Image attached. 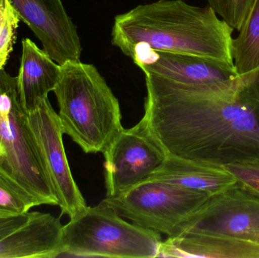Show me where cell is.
<instances>
[{
    "label": "cell",
    "instance_id": "cell-7",
    "mask_svg": "<svg viewBox=\"0 0 259 258\" xmlns=\"http://www.w3.org/2000/svg\"><path fill=\"white\" fill-rule=\"evenodd\" d=\"M28 120L62 215L74 218L88 205L71 174L59 115L47 98L28 112Z\"/></svg>",
    "mask_w": 259,
    "mask_h": 258
},
{
    "label": "cell",
    "instance_id": "cell-2",
    "mask_svg": "<svg viewBox=\"0 0 259 258\" xmlns=\"http://www.w3.org/2000/svg\"><path fill=\"white\" fill-rule=\"evenodd\" d=\"M233 31L209 5L159 0L115 16L112 44L127 57L136 49L147 48L234 63Z\"/></svg>",
    "mask_w": 259,
    "mask_h": 258
},
{
    "label": "cell",
    "instance_id": "cell-19",
    "mask_svg": "<svg viewBox=\"0 0 259 258\" xmlns=\"http://www.w3.org/2000/svg\"><path fill=\"white\" fill-rule=\"evenodd\" d=\"M245 189L259 197V160L225 165Z\"/></svg>",
    "mask_w": 259,
    "mask_h": 258
},
{
    "label": "cell",
    "instance_id": "cell-20",
    "mask_svg": "<svg viewBox=\"0 0 259 258\" xmlns=\"http://www.w3.org/2000/svg\"><path fill=\"white\" fill-rule=\"evenodd\" d=\"M28 204L0 180V211L14 214L30 212Z\"/></svg>",
    "mask_w": 259,
    "mask_h": 258
},
{
    "label": "cell",
    "instance_id": "cell-12",
    "mask_svg": "<svg viewBox=\"0 0 259 258\" xmlns=\"http://www.w3.org/2000/svg\"><path fill=\"white\" fill-rule=\"evenodd\" d=\"M63 227L51 214L30 212L26 224L0 239V258L59 257Z\"/></svg>",
    "mask_w": 259,
    "mask_h": 258
},
{
    "label": "cell",
    "instance_id": "cell-8",
    "mask_svg": "<svg viewBox=\"0 0 259 258\" xmlns=\"http://www.w3.org/2000/svg\"><path fill=\"white\" fill-rule=\"evenodd\" d=\"M103 154L106 197L117 196L146 180L167 156L141 121L123 128Z\"/></svg>",
    "mask_w": 259,
    "mask_h": 258
},
{
    "label": "cell",
    "instance_id": "cell-1",
    "mask_svg": "<svg viewBox=\"0 0 259 258\" xmlns=\"http://www.w3.org/2000/svg\"><path fill=\"white\" fill-rule=\"evenodd\" d=\"M145 76L140 121L166 154L220 166L259 160V68L203 85Z\"/></svg>",
    "mask_w": 259,
    "mask_h": 258
},
{
    "label": "cell",
    "instance_id": "cell-14",
    "mask_svg": "<svg viewBox=\"0 0 259 258\" xmlns=\"http://www.w3.org/2000/svg\"><path fill=\"white\" fill-rule=\"evenodd\" d=\"M61 74L56 63L29 38L22 39L21 65L17 77L21 104L27 113L54 90Z\"/></svg>",
    "mask_w": 259,
    "mask_h": 258
},
{
    "label": "cell",
    "instance_id": "cell-16",
    "mask_svg": "<svg viewBox=\"0 0 259 258\" xmlns=\"http://www.w3.org/2000/svg\"><path fill=\"white\" fill-rule=\"evenodd\" d=\"M232 41V57L239 74L259 68V0L252 7Z\"/></svg>",
    "mask_w": 259,
    "mask_h": 258
},
{
    "label": "cell",
    "instance_id": "cell-17",
    "mask_svg": "<svg viewBox=\"0 0 259 258\" xmlns=\"http://www.w3.org/2000/svg\"><path fill=\"white\" fill-rule=\"evenodd\" d=\"M19 15L9 0H0V71L4 70L16 42Z\"/></svg>",
    "mask_w": 259,
    "mask_h": 258
},
{
    "label": "cell",
    "instance_id": "cell-9",
    "mask_svg": "<svg viewBox=\"0 0 259 258\" xmlns=\"http://www.w3.org/2000/svg\"><path fill=\"white\" fill-rule=\"evenodd\" d=\"M187 233L231 236L259 244V197L238 183L211 195L189 220L183 234Z\"/></svg>",
    "mask_w": 259,
    "mask_h": 258
},
{
    "label": "cell",
    "instance_id": "cell-4",
    "mask_svg": "<svg viewBox=\"0 0 259 258\" xmlns=\"http://www.w3.org/2000/svg\"><path fill=\"white\" fill-rule=\"evenodd\" d=\"M0 180L30 209L58 205L28 113L20 100L17 77L0 71Z\"/></svg>",
    "mask_w": 259,
    "mask_h": 258
},
{
    "label": "cell",
    "instance_id": "cell-13",
    "mask_svg": "<svg viewBox=\"0 0 259 258\" xmlns=\"http://www.w3.org/2000/svg\"><path fill=\"white\" fill-rule=\"evenodd\" d=\"M186 189L216 195L237 183L235 177L220 165L166 156L161 165L148 177Z\"/></svg>",
    "mask_w": 259,
    "mask_h": 258
},
{
    "label": "cell",
    "instance_id": "cell-11",
    "mask_svg": "<svg viewBox=\"0 0 259 258\" xmlns=\"http://www.w3.org/2000/svg\"><path fill=\"white\" fill-rule=\"evenodd\" d=\"M130 58L144 74L184 84H210L239 75L234 63L195 55L139 48Z\"/></svg>",
    "mask_w": 259,
    "mask_h": 258
},
{
    "label": "cell",
    "instance_id": "cell-6",
    "mask_svg": "<svg viewBox=\"0 0 259 258\" xmlns=\"http://www.w3.org/2000/svg\"><path fill=\"white\" fill-rule=\"evenodd\" d=\"M210 196L205 192L146 179L117 196L106 197L100 204L113 209L133 224L175 237L183 234L189 220Z\"/></svg>",
    "mask_w": 259,
    "mask_h": 258
},
{
    "label": "cell",
    "instance_id": "cell-18",
    "mask_svg": "<svg viewBox=\"0 0 259 258\" xmlns=\"http://www.w3.org/2000/svg\"><path fill=\"white\" fill-rule=\"evenodd\" d=\"M217 15L234 30L244 22L254 0H207Z\"/></svg>",
    "mask_w": 259,
    "mask_h": 258
},
{
    "label": "cell",
    "instance_id": "cell-5",
    "mask_svg": "<svg viewBox=\"0 0 259 258\" xmlns=\"http://www.w3.org/2000/svg\"><path fill=\"white\" fill-rule=\"evenodd\" d=\"M161 242L159 233L99 204L87 206L64 226L60 257H158Z\"/></svg>",
    "mask_w": 259,
    "mask_h": 258
},
{
    "label": "cell",
    "instance_id": "cell-21",
    "mask_svg": "<svg viewBox=\"0 0 259 258\" xmlns=\"http://www.w3.org/2000/svg\"><path fill=\"white\" fill-rule=\"evenodd\" d=\"M30 212L14 214L0 211V239L24 225L30 218Z\"/></svg>",
    "mask_w": 259,
    "mask_h": 258
},
{
    "label": "cell",
    "instance_id": "cell-3",
    "mask_svg": "<svg viewBox=\"0 0 259 258\" xmlns=\"http://www.w3.org/2000/svg\"><path fill=\"white\" fill-rule=\"evenodd\" d=\"M62 130L85 153H103L123 130L119 101L94 65H61L54 90Z\"/></svg>",
    "mask_w": 259,
    "mask_h": 258
},
{
    "label": "cell",
    "instance_id": "cell-10",
    "mask_svg": "<svg viewBox=\"0 0 259 258\" xmlns=\"http://www.w3.org/2000/svg\"><path fill=\"white\" fill-rule=\"evenodd\" d=\"M42 49L59 65L80 62L82 47L77 28L62 0H9Z\"/></svg>",
    "mask_w": 259,
    "mask_h": 258
},
{
    "label": "cell",
    "instance_id": "cell-15",
    "mask_svg": "<svg viewBox=\"0 0 259 258\" xmlns=\"http://www.w3.org/2000/svg\"><path fill=\"white\" fill-rule=\"evenodd\" d=\"M159 257L259 258V244L231 236L187 233L162 241Z\"/></svg>",
    "mask_w": 259,
    "mask_h": 258
}]
</instances>
